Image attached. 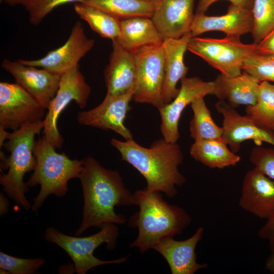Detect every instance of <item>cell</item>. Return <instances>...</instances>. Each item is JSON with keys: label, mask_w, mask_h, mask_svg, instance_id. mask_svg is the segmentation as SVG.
Returning a JSON list of instances; mask_svg holds the SVG:
<instances>
[{"label": "cell", "mask_w": 274, "mask_h": 274, "mask_svg": "<svg viewBox=\"0 0 274 274\" xmlns=\"http://www.w3.org/2000/svg\"><path fill=\"white\" fill-rule=\"evenodd\" d=\"M79 179L84 204L82 221L75 235L90 227L100 228L107 223L122 225L126 222L125 216L116 213L114 208L134 205V196L118 171L106 168L88 156L84 159Z\"/></svg>", "instance_id": "1"}, {"label": "cell", "mask_w": 274, "mask_h": 274, "mask_svg": "<svg viewBox=\"0 0 274 274\" xmlns=\"http://www.w3.org/2000/svg\"><path fill=\"white\" fill-rule=\"evenodd\" d=\"M110 143L120 153L121 160L131 165L146 179L147 189L172 198L178 193L176 187L185 183L186 179L179 169L184 156L177 142H168L162 138L154 141L150 148L142 146L133 139L122 142L112 139Z\"/></svg>", "instance_id": "2"}, {"label": "cell", "mask_w": 274, "mask_h": 274, "mask_svg": "<svg viewBox=\"0 0 274 274\" xmlns=\"http://www.w3.org/2000/svg\"><path fill=\"white\" fill-rule=\"evenodd\" d=\"M134 205L139 211L127 222L129 227L137 228L138 235L129 244L143 253L152 249L160 239L180 234L190 224L191 218L185 210L169 204L161 192L146 188L133 193Z\"/></svg>", "instance_id": "3"}, {"label": "cell", "mask_w": 274, "mask_h": 274, "mask_svg": "<svg viewBox=\"0 0 274 274\" xmlns=\"http://www.w3.org/2000/svg\"><path fill=\"white\" fill-rule=\"evenodd\" d=\"M33 153L36 164L26 184L28 187L40 185V191L33 199L30 209L37 213L50 195L57 197L65 195L68 181L79 179L84 159H71L64 153L57 152L43 136L35 141Z\"/></svg>", "instance_id": "4"}, {"label": "cell", "mask_w": 274, "mask_h": 274, "mask_svg": "<svg viewBox=\"0 0 274 274\" xmlns=\"http://www.w3.org/2000/svg\"><path fill=\"white\" fill-rule=\"evenodd\" d=\"M43 126V120L25 125L8 133V141L3 145L10 155L8 158V172L1 175L0 184L6 195L26 211L31 209V205L25 196L29 187L23 181L24 176L36 166L35 137L40 134Z\"/></svg>", "instance_id": "5"}, {"label": "cell", "mask_w": 274, "mask_h": 274, "mask_svg": "<svg viewBox=\"0 0 274 274\" xmlns=\"http://www.w3.org/2000/svg\"><path fill=\"white\" fill-rule=\"evenodd\" d=\"M98 232L84 237L66 235L53 227L47 228L45 239L62 248L70 256L78 274H85L95 267L110 264H120L126 261L128 255L110 260H102L94 256L93 252L99 246L106 244L112 250L116 246L119 229L116 224L107 223Z\"/></svg>", "instance_id": "6"}, {"label": "cell", "mask_w": 274, "mask_h": 274, "mask_svg": "<svg viewBox=\"0 0 274 274\" xmlns=\"http://www.w3.org/2000/svg\"><path fill=\"white\" fill-rule=\"evenodd\" d=\"M257 44L243 43L240 38L226 36L222 39L192 37L187 50L200 57L227 77L242 74L246 60L257 52Z\"/></svg>", "instance_id": "7"}, {"label": "cell", "mask_w": 274, "mask_h": 274, "mask_svg": "<svg viewBox=\"0 0 274 274\" xmlns=\"http://www.w3.org/2000/svg\"><path fill=\"white\" fill-rule=\"evenodd\" d=\"M135 77L132 100L150 104L159 110L164 106L162 92L164 81L162 44L143 47L134 52Z\"/></svg>", "instance_id": "8"}, {"label": "cell", "mask_w": 274, "mask_h": 274, "mask_svg": "<svg viewBox=\"0 0 274 274\" xmlns=\"http://www.w3.org/2000/svg\"><path fill=\"white\" fill-rule=\"evenodd\" d=\"M90 92L91 88L79 66L61 76L57 93L50 102L43 120V136L55 149L61 148L63 143V138L57 127V121L60 114L73 100L81 108H85Z\"/></svg>", "instance_id": "9"}, {"label": "cell", "mask_w": 274, "mask_h": 274, "mask_svg": "<svg viewBox=\"0 0 274 274\" xmlns=\"http://www.w3.org/2000/svg\"><path fill=\"white\" fill-rule=\"evenodd\" d=\"M46 109L18 84L0 83V127L17 130L43 121Z\"/></svg>", "instance_id": "10"}, {"label": "cell", "mask_w": 274, "mask_h": 274, "mask_svg": "<svg viewBox=\"0 0 274 274\" xmlns=\"http://www.w3.org/2000/svg\"><path fill=\"white\" fill-rule=\"evenodd\" d=\"M94 40L87 37L82 24L77 21L65 43L50 51L43 58L35 60L18 59L27 65L40 67L61 76L79 66V62L93 47Z\"/></svg>", "instance_id": "11"}, {"label": "cell", "mask_w": 274, "mask_h": 274, "mask_svg": "<svg viewBox=\"0 0 274 274\" xmlns=\"http://www.w3.org/2000/svg\"><path fill=\"white\" fill-rule=\"evenodd\" d=\"M215 106L223 116L221 138L232 152H238L242 143L248 140L258 146L266 143L274 146V130L261 127L247 115H241L225 100H219Z\"/></svg>", "instance_id": "12"}, {"label": "cell", "mask_w": 274, "mask_h": 274, "mask_svg": "<svg viewBox=\"0 0 274 274\" xmlns=\"http://www.w3.org/2000/svg\"><path fill=\"white\" fill-rule=\"evenodd\" d=\"M133 92V88L120 95L107 92L103 101L96 107L78 113V123L82 125L113 130L125 140L133 139L131 132L124 124L126 115L130 109L129 103L132 100Z\"/></svg>", "instance_id": "13"}, {"label": "cell", "mask_w": 274, "mask_h": 274, "mask_svg": "<svg viewBox=\"0 0 274 274\" xmlns=\"http://www.w3.org/2000/svg\"><path fill=\"white\" fill-rule=\"evenodd\" d=\"M180 81L181 87L176 97L158 110L161 120L160 131L168 142L176 143L180 138L179 122L185 108L195 99L214 93L213 81H204L198 77H185Z\"/></svg>", "instance_id": "14"}, {"label": "cell", "mask_w": 274, "mask_h": 274, "mask_svg": "<svg viewBox=\"0 0 274 274\" xmlns=\"http://www.w3.org/2000/svg\"><path fill=\"white\" fill-rule=\"evenodd\" d=\"M1 67L12 75L17 84L47 109L57 93L61 76L44 68L25 65L18 60L5 59Z\"/></svg>", "instance_id": "15"}, {"label": "cell", "mask_w": 274, "mask_h": 274, "mask_svg": "<svg viewBox=\"0 0 274 274\" xmlns=\"http://www.w3.org/2000/svg\"><path fill=\"white\" fill-rule=\"evenodd\" d=\"M203 228L197 229L190 237L177 241L174 237L160 239L153 247L166 261L172 274H194L197 271L208 267L207 263L196 261V247L201 239Z\"/></svg>", "instance_id": "16"}, {"label": "cell", "mask_w": 274, "mask_h": 274, "mask_svg": "<svg viewBox=\"0 0 274 274\" xmlns=\"http://www.w3.org/2000/svg\"><path fill=\"white\" fill-rule=\"evenodd\" d=\"M239 205L260 218L268 219L274 214V181L255 167L248 170L243 181Z\"/></svg>", "instance_id": "17"}, {"label": "cell", "mask_w": 274, "mask_h": 274, "mask_svg": "<svg viewBox=\"0 0 274 274\" xmlns=\"http://www.w3.org/2000/svg\"><path fill=\"white\" fill-rule=\"evenodd\" d=\"M253 17L251 10L231 4L224 15L209 16L204 13H195L190 30L192 37L208 31L223 32L226 36L239 37L251 33Z\"/></svg>", "instance_id": "18"}, {"label": "cell", "mask_w": 274, "mask_h": 274, "mask_svg": "<svg viewBox=\"0 0 274 274\" xmlns=\"http://www.w3.org/2000/svg\"><path fill=\"white\" fill-rule=\"evenodd\" d=\"M195 0H161L151 19L164 39H179L190 30Z\"/></svg>", "instance_id": "19"}, {"label": "cell", "mask_w": 274, "mask_h": 274, "mask_svg": "<svg viewBox=\"0 0 274 274\" xmlns=\"http://www.w3.org/2000/svg\"><path fill=\"white\" fill-rule=\"evenodd\" d=\"M191 38L189 31L179 39H165L162 43L165 73L162 98L164 106L176 97L180 90L177 87V83L186 77L189 68L184 64V56Z\"/></svg>", "instance_id": "20"}, {"label": "cell", "mask_w": 274, "mask_h": 274, "mask_svg": "<svg viewBox=\"0 0 274 274\" xmlns=\"http://www.w3.org/2000/svg\"><path fill=\"white\" fill-rule=\"evenodd\" d=\"M109 63L104 71L107 92L112 95L126 93L133 88L135 77L134 52L123 47L115 39Z\"/></svg>", "instance_id": "21"}, {"label": "cell", "mask_w": 274, "mask_h": 274, "mask_svg": "<svg viewBox=\"0 0 274 274\" xmlns=\"http://www.w3.org/2000/svg\"><path fill=\"white\" fill-rule=\"evenodd\" d=\"M213 82V95L219 100L227 101L235 108L241 105L252 106L257 100L260 82L246 72L232 77L220 74Z\"/></svg>", "instance_id": "22"}, {"label": "cell", "mask_w": 274, "mask_h": 274, "mask_svg": "<svg viewBox=\"0 0 274 274\" xmlns=\"http://www.w3.org/2000/svg\"><path fill=\"white\" fill-rule=\"evenodd\" d=\"M116 40L133 52L144 47L161 45L164 41L151 18L145 17L121 20L120 34Z\"/></svg>", "instance_id": "23"}, {"label": "cell", "mask_w": 274, "mask_h": 274, "mask_svg": "<svg viewBox=\"0 0 274 274\" xmlns=\"http://www.w3.org/2000/svg\"><path fill=\"white\" fill-rule=\"evenodd\" d=\"M189 152L193 159L210 168L235 166L241 160V157L228 148L221 137L194 141Z\"/></svg>", "instance_id": "24"}, {"label": "cell", "mask_w": 274, "mask_h": 274, "mask_svg": "<svg viewBox=\"0 0 274 274\" xmlns=\"http://www.w3.org/2000/svg\"><path fill=\"white\" fill-rule=\"evenodd\" d=\"M83 4L97 8L120 20L137 17H152L158 4L143 0H82Z\"/></svg>", "instance_id": "25"}, {"label": "cell", "mask_w": 274, "mask_h": 274, "mask_svg": "<svg viewBox=\"0 0 274 274\" xmlns=\"http://www.w3.org/2000/svg\"><path fill=\"white\" fill-rule=\"evenodd\" d=\"M74 9L80 18L86 21L100 36L112 40L119 37L121 20L118 18L97 8L80 2L74 5Z\"/></svg>", "instance_id": "26"}, {"label": "cell", "mask_w": 274, "mask_h": 274, "mask_svg": "<svg viewBox=\"0 0 274 274\" xmlns=\"http://www.w3.org/2000/svg\"><path fill=\"white\" fill-rule=\"evenodd\" d=\"M190 106L193 116L190 122L189 131L194 141L221 138L223 128L214 122L204 97L195 99Z\"/></svg>", "instance_id": "27"}, {"label": "cell", "mask_w": 274, "mask_h": 274, "mask_svg": "<svg viewBox=\"0 0 274 274\" xmlns=\"http://www.w3.org/2000/svg\"><path fill=\"white\" fill-rule=\"evenodd\" d=\"M246 113L258 125L274 130V84L267 81L260 82L257 100L247 106Z\"/></svg>", "instance_id": "28"}, {"label": "cell", "mask_w": 274, "mask_h": 274, "mask_svg": "<svg viewBox=\"0 0 274 274\" xmlns=\"http://www.w3.org/2000/svg\"><path fill=\"white\" fill-rule=\"evenodd\" d=\"M253 17L252 35L258 43L274 28V0H254L251 10Z\"/></svg>", "instance_id": "29"}, {"label": "cell", "mask_w": 274, "mask_h": 274, "mask_svg": "<svg viewBox=\"0 0 274 274\" xmlns=\"http://www.w3.org/2000/svg\"><path fill=\"white\" fill-rule=\"evenodd\" d=\"M243 71L252 75L260 82H274V56L257 51L246 60Z\"/></svg>", "instance_id": "30"}, {"label": "cell", "mask_w": 274, "mask_h": 274, "mask_svg": "<svg viewBox=\"0 0 274 274\" xmlns=\"http://www.w3.org/2000/svg\"><path fill=\"white\" fill-rule=\"evenodd\" d=\"M43 258H21L0 252V268L10 274H33L44 264Z\"/></svg>", "instance_id": "31"}, {"label": "cell", "mask_w": 274, "mask_h": 274, "mask_svg": "<svg viewBox=\"0 0 274 274\" xmlns=\"http://www.w3.org/2000/svg\"><path fill=\"white\" fill-rule=\"evenodd\" d=\"M82 0H26L23 4L29 13V21L33 25H39L54 8L60 5Z\"/></svg>", "instance_id": "32"}, {"label": "cell", "mask_w": 274, "mask_h": 274, "mask_svg": "<svg viewBox=\"0 0 274 274\" xmlns=\"http://www.w3.org/2000/svg\"><path fill=\"white\" fill-rule=\"evenodd\" d=\"M249 159L255 168L274 181V148L257 145L252 149Z\"/></svg>", "instance_id": "33"}, {"label": "cell", "mask_w": 274, "mask_h": 274, "mask_svg": "<svg viewBox=\"0 0 274 274\" xmlns=\"http://www.w3.org/2000/svg\"><path fill=\"white\" fill-rule=\"evenodd\" d=\"M220 0H199L195 13H204L214 3ZM233 5L252 10L254 0H227Z\"/></svg>", "instance_id": "34"}, {"label": "cell", "mask_w": 274, "mask_h": 274, "mask_svg": "<svg viewBox=\"0 0 274 274\" xmlns=\"http://www.w3.org/2000/svg\"><path fill=\"white\" fill-rule=\"evenodd\" d=\"M258 235L260 238L267 241L270 252L274 251V214L259 230Z\"/></svg>", "instance_id": "35"}, {"label": "cell", "mask_w": 274, "mask_h": 274, "mask_svg": "<svg viewBox=\"0 0 274 274\" xmlns=\"http://www.w3.org/2000/svg\"><path fill=\"white\" fill-rule=\"evenodd\" d=\"M256 44L258 53L274 56V28Z\"/></svg>", "instance_id": "36"}, {"label": "cell", "mask_w": 274, "mask_h": 274, "mask_svg": "<svg viewBox=\"0 0 274 274\" xmlns=\"http://www.w3.org/2000/svg\"><path fill=\"white\" fill-rule=\"evenodd\" d=\"M10 203L8 199L2 193H0V215L4 216L8 212Z\"/></svg>", "instance_id": "37"}, {"label": "cell", "mask_w": 274, "mask_h": 274, "mask_svg": "<svg viewBox=\"0 0 274 274\" xmlns=\"http://www.w3.org/2000/svg\"><path fill=\"white\" fill-rule=\"evenodd\" d=\"M265 267L270 273H274V251L271 252V254L267 259Z\"/></svg>", "instance_id": "38"}, {"label": "cell", "mask_w": 274, "mask_h": 274, "mask_svg": "<svg viewBox=\"0 0 274 274\" xmlns=\"http://www.w3.org/2000/svg\"><path fill=\"white\" fill-rule=\"evenodd\" d=\"M74 265V264H73ZM73 265L67 264L61 265L58 269V272L61 273H71L76 272L75 267L72 266Z\"/></svg>", "instance_id": "39"}, {"label": "cell", "mask_w": 274, "mask_h": 274, "mask_svg": "<svg viewBox=\"0 0 274 274\" xmlns=\"http://www.w3.org/2000/svg\"><path fill=\"white\" fill-rule=\"evenodd\" d=\"M26 0H3V2L10 6H15L24 3Z\"/></svg>", "instance_id": "40"}, {"label": "cell", "mask_w": 274, "mask_h": 274, "mask_svg": "<svg viewBox=\"0 0 274 274\" xmlns=\"http://www.w3.org/2000/svg\"><path fill=\"white\" fill-rule=\"evenodd\" d=\"M144 1H146L148 2L155 3V4H159L161 0H143Z\"/></svg>", "instance_id": "41"}]
</instances>
